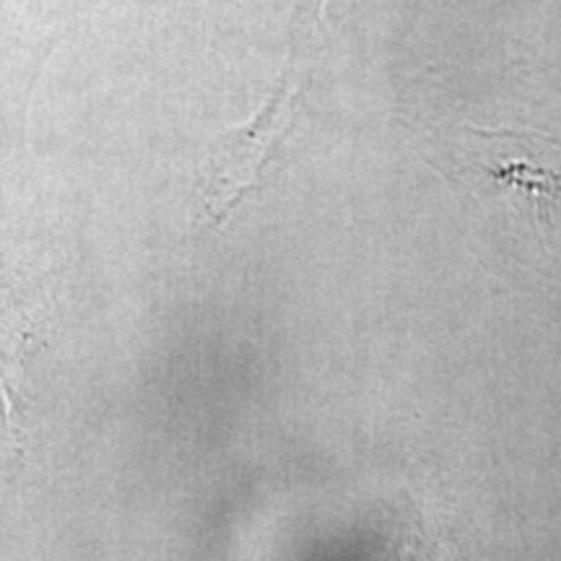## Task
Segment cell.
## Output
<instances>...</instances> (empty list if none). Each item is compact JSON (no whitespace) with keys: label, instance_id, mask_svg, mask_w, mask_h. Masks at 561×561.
<instances>
[{"label":"cell","instance_id":"obj_1","mask_svg":"<svg viewBox=\"0 0 561 561\" xmlns=\"http://www.w3.org/2000/svg\"><path fill=\"white\" fill-rule=\"evenodd\" d=\"M458 153L462 174L494 193L533 229H561V146L543 136L466 128Z\"/></svg>","mask_w":561,"mask_h":561},{"label":"cell","instance_id":"obj_2","mask_svg":"<svg viewBox=\"0 0 561 561\" xmlns=\"http://www.w3.org/2000/svg\"><path fill=\"white\" fill-rule=\"evenodd\" d=\"M297 96L299 91L289 89V79L284 73L268 100L248 121L221 130L214 138L198 172V216L214 227H221L244 195L263 185V167L276 153L278 140L291 128Z\"/></svg>","mask_w":561,"mask_h":561}]
</instances>
